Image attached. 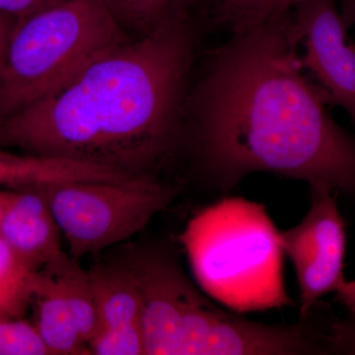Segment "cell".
<instances>
[{
  "label": "cell",
  "instance_id": "cell-2",
  "mask_svg": "<svg viewBox=\"0 0 355 355\" xmlns=\"http://www.w3.org/2000/svg\"><path fill=\"white\" fill-rule=\"evenodd\" d=\"M195 50L189 13L169 18L1 119L0 147L153 177L184 135Z\"/></svg>",
  "mask_w": 355,
  "mask_h": 355
},
{
  "label": "cell",
  "instance_id": "cell-18",
  "mask_svg": "<svg viewBox=\"0 0 355 355\" xmlns=\"http://www.w3.org/2000/svg\"><path fill=\"white\" fill-rule=\"evenodd\" d=\"M0 355H50L34 323L0 318Z\"/></svg>",
  "mask_w": 355,
  "mask_h": 355
},
{
  "label": "cell",
  "instance_id": "cell-13",
  "mask_svg": "<svg viewBox=\"0 0 355 355\" xmlns=\"http://www.w3.org/2000/svg\"><path fill=\"white\" fill-rule=\"evenodd\" d=\"M44 266H46L57 279L81 338L87 345L99 329L94 295L87 270L81 268L78 260L64 251Z\"/></svg>",
  "mask_w": 355,
  "mask_h": 355
},
{
  "label": "cell",
  "instance_id": "cell-20",
  "mask_svg": "<svg viewBox=\"0 0 355 355\" xmlns=\"http://www.w3.org/2000/svg\"><path fill=\"white\" fill-rule=\"evenodd\" d=\"M331 345L334 352L355 354V321L333 322L331 327Z\"/></svg>",
  "mask_w": 355,
  "mask_h": 355
},
{
  "label": "cell",
  "instance_id": "cell-16",
  "mask_svg": "<svg viewBox=\"0 0 355 355\" xmlns=\"http://www.w3.org/2000/svg\"><path fill=\"white\" fill-rule=\"evenodd\" d=\"M125 29L137 36L150 32L161 23L188 13L193 0H102Z\"/></svg>",
  "mask_w": 355,
  "mask_h": 355
},
{
  "label": "cell",
  "instance_id": "cell-14",
  "mask_svg": "<svg viewBox=\"0 0 355 355\" xmlns=\"http://www.w3.org/2000/svg\"><path fill=\"white\" fill-rule=\"evenodd\" d=\"M211 26L231 35L263 24L291 8V0H202Z\"/></svg>",
  "mask_w": 355,
  "mask_h": 355
},
{
  "label": "cell",
  "instance_id": "cell-15",
  "mask_svg": "<svg viewBox=\"0 0 355 355\" xmlns=\"http://www.w3.org/2000/svg\"><path fill=\"white\" fill-rule=\"evenodd\" d=\"M36 272L0 238V318L25 317Z\"/></svg>",
  "mask_w": 355,
  "mask_h": 355
},
{
  "label": "cell",
  "instance_id": "cell-8",
  "mask_svg": "<svg viewBox=\"0 0 355 355\" xmlns=\"http://www.w3.org/2000/svg\"><path fill=\"white\" fill-rule=\"evenodd\" d=\"M141 298L146 354L181 355L182 304L191 284L172 257L142 252L130 265Z\"/></svg>",
  "mask_w": 355,
  "mask_h": 355
},
{
  "label": "cell",
  "instance_id": "cell-21",
  "mask_svg": "<svg viewBox=\"0 0 355 355\" xmlns=\"http://www.w3.org/2000/svg\"><path fill=\"white\" fill-rule=\"evenodd\" d=\"M12 19L10 16L0 13V69L3 64L9 40L17 23V21L13 23Z\"/></svg>",
  "mask_w": 355,
  "mask_h": 355
},
{
  "label": "cell",
  "instance_id": "cell-12",
  "mask_svg": "<svg viewBox=\"0 0 355 355\" xmlns=\"http://www.w3.org/2000/svg\"><path fill=\"white\" fill-rule=\"evenodd\" d=\"M99 328L141 322V298L128 265H98L88 270Z\"/></svg>",
  "mask_w": 355,
  "mask_h": 355
},
{
  "label": "cell",
  "instance_id": "cell-24",
  "mask_svg": "<svg viewBox=\"0 0 355 355\" xmlns=\"http://www.w3.org/2000/svg\"><path fill=\"white\" fill-rule=\"evenodd\" d=\"M299 0H291V6H293L294 4L296 3V2H298Z\"/></svg>",
  "mask_w": 355,
  "mask_h": 355
},
{
  "label": "cell",
  "instance_id": "cell-22",
  "mask_svg": "<svg viewBox=\"0 0 355 355\" xmlns=\"http://www.w3.org/2000/svg\"><path fill=\"white\" fill-rule=\"evenodd\" d=\"M336 300L345 306L355 318V280H345L342 287L336 292Z\"/></svg>",
  "mask_w": 355,
  "mask_h": 355
},
{
  "label": "cell",
  "instance_id": "cell-17",
  "mask_svg": "<svg viewBox=\"0 0 355 355\" xmlns=\"http://www.w3.org/2000/svg\"><path fill=\"white\" fill-rule=\"evenodd\" d=\"M89 354L96 355L146 354L141 322L98 329L87 343Z\"/></svg>",
  "mask_w": 355,
  "mask_h": 355
},
{
  "label": "cell",
  "instance_id": "cell-1",
  "mask_svg": "<svg viewBox=\"0 0 355 355\" xmlns=\"http://www.w3.org/2000/svg\"><path fill=\"white\" fill-rule=\"evenodd\" d=\"M291 10L207 51L187 97L184 135L222 190L270 172L355 195V135L305 76Z\"/></svg>",
  "mask_w": 355,
  "mask_h": 355
},
{
  "label": "cell",
  "instance_id": "cell-6",
  "mask_svg": "<svg viewBox=\"0 0 355 355\" xmlns=\"http://www.w3.org/2000/svg\"><path fill=\"white\" fill-rule=\"evenodd\" d=\"M311 190V207L304 219L280 232L284 254L295 270L300 294V316H309L318 300L345 282V222L333 190Z\"/></svg>",
  "mask_w": 355,
  "mask_h": 355
},
{
  "label": "cell",
  "instance_id": "cell-10",
  "mask_svg": "<svg viewBox=\"0 0 355 355\" xmlns=\"http://www.w3.org/2000/svg\"><path fill=\"white\" fill-rule=\"evenodd\" d=\"M137 178L102 166L71 159L16 154L0 147V188L74 183V182H130Z\"/></svg>",
  "mask_w": 355,
  "mask_h": 355
},
{
  "label": "cell",
  "instance_id": "cell-19",
  "mask_svg": "<svg viewBox=\"0 0 355 355\" xmlns=\"http://www.w3.org/2000/svg\"><path fill=\"white\" fill-rule=\"evenodd\" d=\"M62 1L64 0H0V13L21 20Z\"/></svg>",
  "mask_w": 355,
  "mask_h": 355
},
{
  "label": "cell",
  "instance_id": "cell-4",
  "mask_svg": "<svg viewBox=\"0 0 355 355\" xmlns=\"http://www.w3.org/2000/svg\"><path fill=\"white\" fill-rule=\"evenodd\" d=\"M128 40L102 0H64L18 20L0 69V120L64 88Z\"/></svg>",
  "mask_w": 355,
  "mask_h": 355
},
{
  "label": "cell",
  "instance_id": "cell-5",
  "mask_svg": "<svg viewBox=\"0 0 355 355\" xmlns=\"http://www.w3.org/2000/svg\"><path fill=\"white\" fill-rule=\"evenodd\" d=\"M29 189L38 191L48 202L69 254L76 260L127 241L146 228L175 196L172 187L153 177Z\"/></svg>",
  "mask_w": 355,
  "mask_h": 355
},
{
  "label": "cell",
  "instance_id": "cell-23",
  "mask_svg": "<svg viewBox=\"0 0 355 355\" xmlns=\"http://www.w3.org/2000/svg\"><path fill=\"white\" fill-rule=\"evenodd\" d=\"M340 17L345 25V29L355 26V0H340V8L338 9ZM355 50V44L352 43Z\"/></svg>",
  "mask_w": 355,
  "mask_h": 355
},
{
  "label": "cell",
  "instance_id": "cell-7",
  "mask_svg": "<svg viewBox=\"0 0 355 355\" xmlns=\"http://www.w3.org/2000/svg\"><path fill=\"white\" fill-rule=\"evenodd\" d=\"M291 12V30L304 46V69L316 77L329 104L345 110L355 125V50L336 0H299Z\"/></svg>",
  "mask_w": 355,
  "mask_h": 355
},
{
  "label": "cell",
  "instance_id": "cell-11",
  "mask_svg": "<svg viewBox=\"0 0 355 355\" xmlns=\"http://www.w3.org/2000/svg\"><path fill=\"white\" fill-rule=\"evenodd\" d=\"M31 305L35 310L33 323L50 355L90 354L57 279L46 266L37 270Z\"/></svg>",
  "mask_w": 355,
  "mask_h": 355
},
{
  "label": "cell",
  "instance_id": "cell-3",
  "mask_svg": "<svg viewBox=\"0 0 355 355\" xmlns=\"http://www.w3.org/2000/svg\"><path fill=\"white\" fill-rule=\"evenodd\" d=\"M180 239L198 284L229 309L293 304L284 284L280 232L263 205L222 198L198 211Z\"/></svg>",
  "mask_w": 355,
  "mask_h": 355
},
{
  "label": "cell",
  "instance_id": "cell-9",
  "mask_svg": "<svg viewBox=\"0 0 355 355\" xmlns=\"http://www.w3.org/2000/svg\"><path fill=\"white\" fill-rule=\"evenodd\" d=\"M0 238L37 270L62 252L57 222L34 189L0 188Z\"/></svg>",
  "mask_w": 355,
  "mask_h": 355
}]
</instances>
